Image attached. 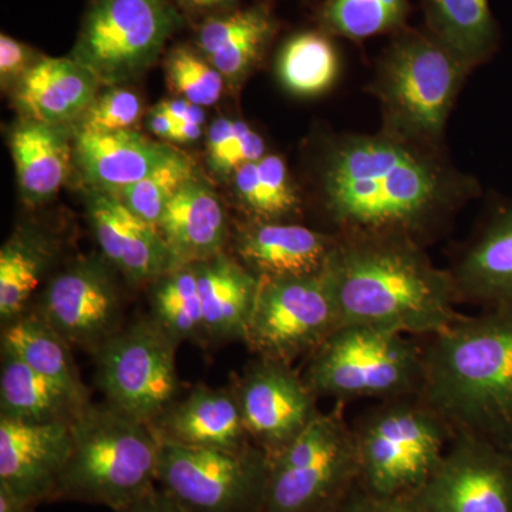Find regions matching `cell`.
I'll return each instance as SVG.
<instances>
[{"label": "cell", "mask_w": 512, "mask_h": 512, "mask_svg": "<svg viewBox=\"0 0 512 512\" xmlns=\"http://www.w3.org/2000/svg\"><path fill=\"white\" fill-rule=\"evenodd\" d=\"M19 184L30 201L52 197L69 173L70 148L52 124L29 120L10 138Z\"/></svg>", "instance_id": "cell-27"}, {"label": "cell", "mask_w": 512, "mask_h": 512, "mask_svg": "<svg viewBox=\"0 0 512 512\" xmlns=\"http://www.w3.org/2000/svg\"><path fill=\"white\" fill-rule=\"evenodd\" d=\"M332 512H417L409 497H382L356 485Z\"/></svg>", "instance_id": "cell-38"}, {"label": "cell", "mask_w": 512, "mask_h": 512, "mask_svg": "<svg viewBox=\"0 0 512 512\" xmlns=\"http://www.w3.org/2000/svg\"><path fill=\"white\" fill-rule=\"evenodd\" d=\"M89 397L33 372L9 350L2 349L0 419L19 423H70Z\"/></svg>", "instance_id": "cell-25"}, {"label": "cell", "mask_w": 512, "mask_h": 512, "mask_svg": "<svg viewBox=\"0 0 512 512\" xmlns=\"http://www.w3.org/2000/svg\"><path fill=\"white\" fill-rule=\"evenodd\" d=\"M141 114L140 99L128 90L116 89L90 104L80 130L113 133L131 130Z\"/></svg>", "instance_id": "cell-37"}, {"label": "cell", "mask_w": 512, "mask_h": 512, "mask_svg": "<svg viewBox=\"0 0 512 512\" xmlns=\"http://www.w3.org/2000/svg\"><path fill=\"white\" fill-rule=\"evenodd\" d=\"M185 5L195 9H211L217 6L231 5L234 0H183Z\"/></svg>", "instance_id": "cell-46"}, {"label": "cell", "mask_w": 512, "mask_h": 512, "mask_svg": "<svg viewBox=\"0 0 512 512\" xmlns=\"http://www.w3.org/2000/svg\"><path fill=\"white\" fill-rule=\"evenodd\" d=\"M448 274L457 302L512 306V202L491 218Z\"/></svg>", "instance_id": "cell-20"}, {"label": "cell", "mask_w": 512, "mask_h": 512, "mask_svg": "<svg viewBox=\"0 0 512 512\" xmlns=\"http://www.w3.org/2000/svg\"><path fill=\"white\" fill-rule=\"evenodd\" d=\"M70 429L72 454L56 497L121 512L156 487L161 443L150 424L109 403L87 404Z\"/></svg>", "instance_id": "cell-4"}, {"label": "cell", "mask_w": 512, "mask_h": 512, "mask_svg": "<svg viewBox=\"0 0 512 512\" xmlns=\"http://www.w3.org/2000/svg\"><path fill=\"white\" fill-rule=\"evenodd\" d=\"M208 342L247 336L261 279L247 266L218 254L195 265Z\"/></svg>", "instance_id": "cell-21"}, {"label": "cell", "mask_w": 512, "mask_h": 512, "mask_svg": "<svg viewBox=\"0 0 512 512\" xmlns=\"http://www.w3.org/2000/svg\"><path fill=\"white\" fill-rule=\"evenodd\" d=\"M468 70L440 40H399L383 60L375 84L390 134L413 143L437 140Z\"/></svg>", "instance_id": "cell-8"}, {"label": "cell", "mask_w": 512, "mask_h": 512, "mask_svg": "<svg viewBox=\"0 0 512 512\" xmlns=\"http://www.w3.org/2000/svg\"><path fill=\"white\" fill-rule=\"evenodd\" d=\"M252 444L266 457L278 456L319 416V397L292 365L258 359L235 384Z\"/></svg>", "instance_id": "cell-14"}, {"label": "cell", "mask_w": 512, "mask_h": 512, "mask_svg": "<svg viewBox=\"0 0 512 512\" xmlns=\"http://www.w3.org/2000/svg\"><path fill=\"white\" fill-rule=\"evenodd\" d=\"M192 180L194 165L175 151L143 180L121 192V201L141 220L157 227L167 205Z\"/></svg>", "instance_id": "cell-34"}, {"label": "cell", "mask_w": 512, "mask_h": 512, "mask_svg": "<svg viewBox=\"0 0 512 512\" xmlns=\"http://www.w3.org/2000/svg\"><path fill=\"white\" fill-rule=\"evenodd\" d=\"M417 339L372 326H340L306 359L303 379L316 396L340 403L419 394L423 348Z\"/></svg>", "instance_id": "cell-6"}, {"label": "cell", "mask_w": 512, "mask_h": 512, "mask_svg": "<svg viewBox=\"0 0 512 512\" xmlns=\"http://www.w3.org/2000/svg\"><path fill=\"white\" fill-rule=\"evenodd\" d=\"M261 279V278H259ZM340 328L323 272L261 279L244 343L262 359H308Z\"/></svg>", "instance_id": "cell-11"}, {"label": "cell", "mask_w": 512, "mask_h": 512, "mask_svg": "<svg viewBox=\"0 0 512 512\" xmlns=\"http://www.w3.org/2000/svg\"><path fill=\"white\" fill-rule=\"evenodd\" d=\"M419 396L451 434L512 453V306L461 315L426 336Z\"/></svg>", "instance_id": "cell-3"}, {"label": "cell", "mask_w": 512, "mask_h": 512, "mask_svg": "<svg viewBox=\"0 0 512 512\" xmlns=\"http://www.w3.org/2000/svg\"><path fill=\"white\" fill-rule=\"evenodd\" d=\"M121 512H188L161 488L154 487L146 495Z\"/></svg>", "instance_id": "cell-41"}, {"label": "cell", "mask_w": 512, "mask_h": 512, "mask_svg": "<svg viewBox=\"0 0 512 512\" xmlns=\"http://www.w3.org/2000/svg\"><path fill=\"white\" fill-rule=\"evenodd\" d=\"M167 72L174 89L192 104L212 106L221 97L224 76L190 49H175L168 57Z\"/></svg>", "instance_id": "cell-36"}, {"label": "cell", "mask_w": 512, "mask_h": 512, "mask_svg": "<svg viewBox=\"0 0 512 512\" xmlns=\"http://www.w3.org/2000/svg\"><path fill=\"white\" fill-rule=\"evenodd\" d=\"M89 220L107 261L128 281H156L177 268L160 229L141 220L116 194H94Z\"/></svg>", "instance_id": "cell-17"}, {"label": "cell", "mask_w": 512, "mask_h": 512, "mask_svg": "<svg viewBox=\"0 0 512 512\" xmlns=\"http://www.w3.org/2000/svg\"><path fill=\"white\" fill-rule=\"evenodd\" d=\"M201 134V126H198V124L190 123V121H180V123H175L173 141L190 143V141L198 140Z\"/></svg>", "instance_id": "cell-44"}, {"label": "cell", "mask_w": 512, "mask_h": 512, "mask_svg": "<svg viewBox=\"0 0 512 512\" xmlns=\"http://www.w3.org/2000/svg\"><path fill=\"white\" fill-rule=\"evenodd\" d=\"M336 235L298 224L256 221L237 241L241 264L261 279L315 275L323 271Z\"/></svg>", "instance_id": "cell-19"}, {"label": "cell", "mask_w": 512, "mask_h": 512, "mask_svg": "<svg viewBox=\"0 0 512 512\" xmlns=\"http://www.w3.org/2000/svg\"><path fill=\"white\" fill-rule=\"evenodd\" d=\"M151 311V319L175 345L208 342L195 265L178 266L156 279Z\"/></svg>", "instance_id": "cell-30"}, {"label": "cell", "mask_w": 512, "mask_h": 512, "mask_svg": "<svg viewBox=\"0 0 512 512\" xmlns=\"http://www.w3.org/2000/svg\"><path fill=\"white\" fill-rule=\"evenodd\" d=\"M406 13L407 0H329L323 19L339 35L365 39L397 28Z\"/></svg>", "instance_id": "cell-35"}, {"label": "cell", "mask_w": 512, "mask_h": 512, "mask_svg": "<svg viewBox=\"0 0 512 512\" xmlns=\"http://www.w3.org/2000/svg\"><path fill=\"white\" fill-rule=\"evenodd\" d=\"M235 190L256 221H281L299 205L288 168L274 154H265L261 160L235 171Z\"/></svg>", "instance_id": "cell-31"}, {"label": "cell", "mask_w": 512, "mask_h": 512, "mask_svg": "<svg viewBox=\"0 0 512 512\" xmlns=\"http://www.w3.org/2000/svg\"><path fill=\"white\" fill-rule=\"evenodd\" d=\"M70 348L72 346L35 312H25L2 328V349L9 350L33 372L89 397Z\"/></svg>", "instance_id": "cell-28"}, {"label": "cell", "mask_w": 512, "mask_h": 512, "mask_svg": "<svg viewBox=\"0 0 512 512\" xmlns=\"http://www.w3.org/2000/svg\"><path fill=\"white\" fill-rule=\"evenodd\" d=\"M272 33L274 22L265 10H242L208 20L198 46L224 79L234 83L254 66Z\"/></svg>", "instance_id": "cell-26"}, {"label": "cell", "mask_w": 512, "mask_h": 512, "mask_svg": "<svg viewBox=\"0 0 512 512\" xmlns=\"http://www.w3.org/2000/svg\"><path fill=\"white\" fill-rule=\"evenodd\" d=\"M157 228L177 268L197 265L221 254L227 234L220 201L207 185L195 180L167 205Z\"/></svg>", "instance_id": "cell-22"}, {"label": "cell", "mask_w": 512, "mask_h": 512, "mask_svg": "<svg viewBox=\"0 0 512 512\" xmlns=\"http://www.w3.org/2000/svg\"><path fill=\"white\" fill-rule=\"evenodd\" d=\"M35 313L70 346L92 352L120 330L119 295L109 272L96 261L80 262L57 275Z\"/></svg>", "instance_id": "cell-15"}, {"label": "cell", "mask_w": 512, "mask_h": 512, "mask_svg": "<svg viewBox=\"0 0 512 512\" xmlns=\"http://www.w3.org/2000/svg\"><path fill=\"white\" fill-rule=\"evenodd\" d=\"M322 272L340 326L426 338L461 316L450 274L404 235H336Z\"/></svg>", "instance_id": "cell-2"}, {"label": "cell", "mask_w": 512, "mask_h": 512, "mask_svg": "<svg viewBox=\"0 0 512 512\" xmlns=\"http://www.w3.org/2000/svg\"><path fill=\"white\" fill-rule=\"evenodd\" d=\"M278 73L286 89L299 96L326 92L339 73L335 47L318 33L292 37L282 49Z\"/></svg>", "instance_id": "cell-33"}, {"label": "cell", "mask_w": 512, "mask_h": 512, "mask_svg": "<svg viewBox=\"0 0 512 512\" xmlns=\"http://www.w3.org/2000/svg\"><path fill=\"white\" fill-rule=\"evenodd\" d=\"M439 40L468 67L490 55L497 29L488 0H426Z\"/></svg>", "instance_id": "cell-29"}, {"label": "cell", "mask_w": 512, "mask_h": 512, "mask_svg": "<svg viewBox=\"0 0 512 512\" xmlns=\"http://www.w3.org/2000/svg\"><path fill=\"white\" fill-rule=\"evenodd\" d=\"M36 505L13 494L5 485H0V512H33Z\"/></svg>", "instance_id": "cell-42"}, {"label": "cell", "mask_w": 512, "mask_h": 512, "mask_svg": "<svg viewBox=\"0 0 512 512\" xmlns=\"http://www.w3.org/2000/svg\"><path fill=\"white\" fill-rule=\"evenodd\" d=\"M357 480L352 424L338 402L278 456L269 458L261 512H332Z\"/></svg>", "instance_id": "cell-7"}, {"label": "cell", "mask_w": 512, "mask_h": 512, "mask_svg": "<svg viewBox=\"0 0 512 512\" xmlns=\"http://www.w3.org/2000/svg\"><path fill=\"white\" fill-rule=\"evenodd\" d=\"M249 126L244 121L218 119L212 124L208 133V160L215 171L218 170L224 158L231 153L232 148L244 136Z\"/></svg>", "instance_id": "cell-39"}, {"label": "cell", "mask_w": 512, "mask_h": 512, "mask_svg": "<svg viewBox=\"0 0 512 512\" xmlns=\"http://www.w3.org/2000/svg\"><path fill=\"white\" fill-rule=\"evenodd\" d=\"M175 151L136 131L77 134V157L84 174L103 191L123 192L143 180Z\"/></svg>", "instance_id": "cell-23"}, {"label": "cell", "mask_w": 512, "mask_h": 512, "mask_svg": "<svg viewBox=\"0 0 512 512\" xmlns=\"http://www.w3.org/2000/svg\"><path fill=\"white\" fill-rule=\"evenodd\" d=\"M46 247L28 235H16L0 251V320L6 325L26 312L45 271Z\"/></svg>", "instance_id": "cell-32"}, {"label": "cell", "mask_w": 512, "mask_h": 512, "mask_svg": "<svg viewBox=\"0 0 512 512\" xmlns=\"http://www.w3.org/2000/svg\"><path fill=\"white\" fill-rule=\"evenodd\" d=\"M72 446L70 423L0 419V485L33 505L52 500Z\"/></svg>", "instance_id": "cell-16"}, {"label": "cell", "mask_w": 512, "mask_h": 512, "mask_svg": "<svg viewBox=\"0 0 512 512\" xmlns=\"http://www.w3.org/2000/svg\"><path fill=\"white\" fill-rule=\"evenodd\" d=\"M157 484L188 512H261L269 460L251 444L239 450L161 441Z\"/></svg>", "instance_id": "cell-9"}, {"label": "cell", "mask_w": 512, "mask_h": 512, "mask_svg": "<svg viewBox=\"0 0 512 512\" xmlns=\"http://www.w3.org/2000/svg\"><path fill=\"white\" fill-rule=\"evenodd\" d=\"M97 82L77 60L43 59L23 74L18 104L30 120L57 126L89 109Z\"/></svg>", "instance_id": "cell-24"}, {"label": "cell", "mask_w": 512, "mask_h": 512, "mask_svg": "<svg viewBox=\"0 0 512 512\" xmlns=\"http://www.w3.org/2000/svg\"><path fill=\"white\" fill-rule=\"evenodd\" d=\"M178 20L167 0H94L74 60L99 82L126 80L156 60Z\"/></svg>", "instance_id": "cell-12"}, {"label": "cell", "mask_w": 512, "mask_h": 512, "mask_svg": "<svg viewBox=\"0 0 512 512\" xmlns=\"http://www.w3.org/2000/svg\"><path fill=\"white\" fill-rule=\"evenodd\" d=\"M352 430L357 485L382 497H412L439 466L453 437L419 394L380 400Z\"/></svg>", "instance_id": "cell-5"}, {"label": "cell", "mask_w": 512, "mask_h": 512, "mask_svg": "<svg viewBox=\"0 0 512 512\" xmlns=\"http://www.w3.org/2000/svg\"><path fill=\"white\" fill-rule=\"evenodd\" d=\"M150 426L158 439L178 446L239 450L252 444L234 387H195Z\"/></svg>", "instance_id": "cell-18"}, {"label": "cell", "mask_w": 512, "mask_h": 512, "mask_svg": "<svg viewBox=\"0 0 512 512\" xmlns=\"http://www.w3.org/2000/svg\"><path fill=\"white\" fill-rule=\"evenodd\" d=\"M148 124H150L151 131L157 134L158 137L173 140L175 121L160 106L157 107L156 111H153Z\"/></svg>", "instance_id": "cell-43"}, {"label": "cell", "mask_w": 512, "mask_h": 512, "mask_svg": "<svg viewBox=\"0 0 512 512\" xmlns=\"http://www.w3.org/2000/svg\"><path fill=\"white\" fill-rule=\"evenodd\" d=\"M191 104L190 101L181 99L165 101V103L160 104V107L175 123H178V121H183L185 117H187L188 111L191 109Z\"/></svg>", "instance_id": "cell-45"}, {"label": "cell", "mask_w": 512, "mask_h": 512, "mask_svg": "<svg viewBox=\"0 0 512 512\" xmlns=\"http://www.w3.org/2000/svg\"><path fill=\"white\" fill-rule=\"evenodd\" d=\"M453 184L413 141L390 133L346 137L323 171L335 235L393 234L421 242L456 204Z\"/></svg>", "instance_id": "cell-1"}, {"label": "cell", "mask_w": 512, "mask_h": 512, "mask_svg": "<svg viewBox=\"0 0 512 512\" xmlns=\"http://www.w3.org/2000/svg\"><path fill=\"white\" fill-rule=\"evenodd\" d=\"M29 49L12 37L0 36V74L3 80L28 72Z\"/></svg>", "instance_id": "cell-40"}, {"label": "cell", "mask_w": 512, "mask_h": 512, "mask_svg": "<svg viewBox=\"0 0 512 512\" xmlns=\"http://www.w3.org/2000/svg\"><path fill=\"white\" fill-rule=\"evenodd\" d=\"M409 498L417 512H512V453L454 434L439 466Z\"/></svg>", "instance_id": "cell-13"}, {"label": "cell", "mask_w": 512, "mask_h": 512, "mask_svg": "<svg viewBox=\"0 0 512 512\" xmlns=\"http://www.w3.org/2000/svg\"><path fill=\"white\" fill-rule=\"evenodd\" d=\"M175 350L153 319L137 320L94 352L97 387L111 406L151 424L180 392Z\"/></svg>", "instance_id": "cell-10"}]
</instances>
